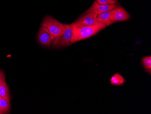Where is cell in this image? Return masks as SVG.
I'll return each mask as SVG.
<instances>
[{
    "instance_id": "1",
    "label": "cell",
    "mask_w": 151,
    "mask_h": 114,
    "mask_svg": "<svg viewBox=\"0 0 151 114\" xmlns=\"http://www.w3.org/2000/svg\"><path fill=\"white\" fill-rule=\"evenodd\" d=\"M73 25V36L70 45L91 37L106 27L105 25L100 23L93 26H77Z\"/></svg>"
},
{
    "instance_id": "2",
    "label": "cell",
    "mask_w": 151,
    "mask_h": 114,
    "mask_svg": "<svg viewBox=\"0 0 151 114\" xmlns=\"http://www.w3.org/2000/svg\"><path fill=\"white\" fill-rule=\"evenodd\" d=\"M41 25L46 28L55 37L61 36L65 31L64 24L50 16L45 17Z\"/></svg>"
},
{
    "instance_id": "3",
    "label": "cell",
    "mask_w": 151,
    "mask_h": 114,
    "mask_svg": "<svg viewBox=\"0 0 151 114\" xmlns=\"http://www.w3.org/2000/svg\"><path fill=\"white\" fill-rule=\"evenodd\" d=\"M65 30L61 36L56 37L52 43L53 48H61L70 45V41L73 36V25L71 24L64 25Z\"/></svg>"
},
{
    "instance_id": "4",
    "label": "cell",
    "mask_w": 151,
    "mask_h": 114,
    "mask_svg": "<svg viewBox=\"0 0 151 114\" xmlns=\"http://www.w3.org/2000/svg\"><path fill=\"white\" fill-rule=\"evenodd\" d=\"M97 14L94 13H88L79 18L73 25L77 26H93L100 23L96 20Z\"/></svg>"
},
{
    "instance_id": "5",
    "label": "cell",
    "mask_w": 151,
    "mask_h": 114,
    "mask_svg": "<svg viewBox=\"0 0 151 114\" xmlns=\"http://www.w3.org/2000/svg\"><path fill=\"white\" fill-rule=\"evenodd\" d=\"M55 37L46 28L41 25L38 35L39 43L46 46H50Z\"/></svg>"
},
{
    "instance_id": "6",
    "label": "cell",
    "mask_w": 151,
    "mask_h": 114,
    "mask_svg": "<svg viewBox=\"0 0 151 114\" xmlns=\"http://www.w3.org/2000/svg\"><path fill=\"white\" fill-rule=\"evenodd\" d=\"M130 18L129 14L123 7L118 6L112 9L109 19L113 23L126 21Z\"/></svg>"
},
{
    "instance_id": "7",
    "label": "cell",
    "mask_w": 151,
    "mask_h": 114,
    "mask_svg": "<svg viewBox=\"0 0 151 114\" xmlns=\"http://www.w3.org/2000/svg\"><path fill=\"white\" fill-rule=\"evenodd\" d=\"M119 6L118 4H113V5H106V4H100L97 3L95 1L92 5L86 12L84 13L83 15L88 13H94L95 14H101V13L110 11Z\"/></svg>"
},
{
    "instance_id": "8",
    "label": "cell",
    "mask_w": 151,
    "mask_h": 114,
    "mask_svg": "<svg viewBox=\"0 0 151 114\" xmlns=\"http://www.w3.org/2000/svg\"><path fill=\"white\" fill-rule=\"evenodd\" d=\"M111 10L98 14L96 17V20L97 22L100 23L105 25L106 26H109L113 23L109 19V15L111 14Z\"/></svg>"
},
{
    "instance_id": "9",
    "label": "cell",
    "mask_w": 151,
    "mask_h": 114,
    "mask_svg": "<svg viewBox=\"0 0 151 114\" xmlns=\"http://www.w3.org/2000/svg\"><path fill=\"white\" fill-rule=\"evenodd\" d=\"M0 96L6 99L8 102L11 103L10 92L6 81L0 86Z\"/></svg>"
},
{
    "instance_id": "10",
    "label": "cell",
    "mask_w": 151,
    "mask_h": 114,
    "mask_svg": "<svg viewBox=\"0 0 151 114\" xmlns=\"http://www.w3.org/2000/svg\"><path fill=\"white\" fill-rule=\"evenodd\" d=\"M111 84L114 86H122L126 82V80L123 76L120 75L119 73H115L110 79Z\"/></svg>"
},
{
    "instance_id": "11",
    "label": "cell",
    "mask_w": 151,
    "mask_h": 114,
    "mask_svg": "<svg viewBox=\"0 0 151 114\" xmlns=\"http://www.w3.org/2000/svg\"><path fill=\"white\" fill-rule=\"evenodd\" d=\"M11 103L0 96V114H8L11 110Z\"/></svg>"
},
{
    "instance_id": "12",
    "label": "cell",
    "mask_w": 151,
    "mask_h": 114,
    "mask_svg": "<svg viewBox=\"0 0 151 114\" xmlns=\"http://www.w3.org/2000/svg\"><path fill=\"white\" fill-rule=\"evenodd\" d=\"M142 65L143 67L147 70L148 73L151 75V57L147 56V57H144L142 59Z\"/></svg>"
},
{
    "instance_id": "13",
    "label": "cell",
    "mask_w": 151,
    "mask_h": 114,
    "mask_svg": "<svg viewBox=\"0 0 151 114\" xmlns=\"http://www.w3.org/2000/svg\"><path fill=\"white\" fill-rule=\"evenodd\" d=\"M96 1L100 4L113 5L118 3V0H96Z\"/></svg>"
},
{
    "instance_id": "14",
    "label": "cell",
    "mask_w": 151,
    "mask_h": 114,
    "mask_svg": "<svg viewBox=\"0 0 151 114\" xmlns=\"http://www.w3.org/2000/svg\"><path fill=\"white\" fill-rule=\"evenodd\" d=\"M5 81H6L5 73L2 70H0V86Z\"/></svg>"
}]
</instances>
